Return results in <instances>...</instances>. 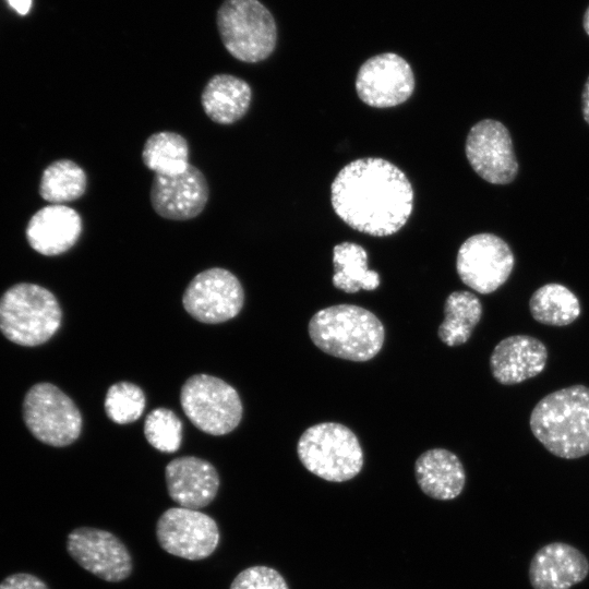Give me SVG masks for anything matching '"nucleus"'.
I'll list each match as a JSON object with an SVG mask.
<instances>
[{
    "mask_svg": "<svg viewBox=\"0 0 589 589\" xmlns=\"http://www.w3.org/2000/svg\"><path fill=\"white\" fill-rule=\"evenodd\" d=\"M337 216L351 228L374 236L397 232L413 207V190L406 175L382 158H361L346 165L330 187Z\"/></svg>",
    "mask_w": 589,
    "mask_h": 589,
    "instance_id": "1",
    "label": "nucleus"
},
{
    "mask_svg": "<svg viewBox=\"0 0 589 589\" xmlns=\"http://www.w3.org/2000/svg\"><path fill=\"white\" fill-rule=\"evenodd\" d=\"M534 437L553 455L575 459L589 454V387L573 385L538 401L529 420Z\"/></svg>",
    "mask_w": 589,
    "mask_h": 589,
    "instance_id": "2",
    "label": "nucleus"
},
{
    "mask_svg": "<svg viewBox=\"0 0 589 589\" xmlns=\"http://www.w3.org/2000/svg\"><path fill=\"white\" fill-rule=\"evenodd\" d=\"M308 330L323 352L357 362L374 358L385 339L380 318L354 304H336L317 311L310 318Z\"/></svg>",
    "mask_w": 589,
    "mask_h": 589,
    "instance_id": "3",
    "label": "nucleus"
},
{
    "mask_svg": "<svg viewBox=\"0 0 589 589\" xmlns=\"http://www.w3.org/2000/svg\"><path fill=\"white\" fill-rule=\"evenodd\" d=\"M297 453L311 473L330 482L354 478L363 467V450L357 435L337 422H322L300 436Z\"/></svg>",
    "mask_w": 589,
    "mask_h": 589,
    "instance_id": "4",
    "label": "nucleus"
},
{
    "mask_svg": "<svg viewBox=\"0 0 589 589\" xmlns=\"http://www.w3.org/2000/svg\"><path fill=\"white\" fill-rule=\"evenodd\" d=\"M61 309L56 297L34 284H17L0 299V330L11 341L37 346L59 328Z\"/></svg>",
    "mask_w": 589,
    "mask_h": 589,
    "instance_id": "5",
    "label": "nucleus"
},
{
    "mask_svg": "<svg viewBox=\"0 0 589 589\" xmlns=\"http://www.w3.org/2000/svg\"><path fill=\"white\" fill-rule=\"evenodd\" d=\"M221 41L236 59L255 63L274 51L276 23L259 0H225L217 11Z\"/></svg>",
    "mask_w": 589,
    "mask_h": 589,
    "instance_id": "6",
    "label": "nucleus"
},
{
    "mask_svg": "<svg viewBox=\"0 0 589 589\" xmlns=\"http://www.w3.org/2000/svg\"><path fill=\"white\" fill-rule=\"evenodd\" d=\"M180 402L189 420L212 435L231 432L242 417L237 390L225 381L207 374H196L185 381Z\"/></svg>",
    "mask_w": 589,
    "mask_h": 589,
    "instance_id": "7",
    "label": "nucleus"
},
{
    "mask_svg": "<svg viewBox=\"0 0 589 589\" xmlns=\"http://www.w3.org/2000/svg\"><path fill=\"white\" fill-rule=\"evenodd\" d=\"M23 411L28 430L45 444L67 446L81 433L80 410L69 396L50 383L31 387L24 399Z\"/></svg>",
    "mask_w": 589,
    "mask_h": 589,
    "instance_id": "8",
    "label": "nucleus"
},
{
    "mask_svg": "<svg viewBox=\"0 0 589 589\" xmlns=\"http://www.w3.org/2000/svg\"><path fill=\"white\" fill-rule=\"evenodd\" d=\"M515 259L509 245L493 233H478L459 248L456 269L461 281L480 293H491L509 277Z\"/></svg>",
    "mask_w": 589,
    "mask_h": 589,
    "instance_id": "9",
    "label": "nucleus"
},
{
    "mask_svg": "<svg viewBox=\"0 0 589 589\" xmlns=\"http://www.w3.org/2000/svg\"><path fill=\"white\" fill-rule=\"evenodd\" d=\"M156 537L159 545L169 554L199 561L216 550L219 529L207 514L179 506L161 514L156 524Z\"/></svg>",
    "mask_w": 589,
    "mask_h": 589,
    "instance_id": "10",
    "label": "nucleus"
},
{
    "mask_svg": "<svg viewBox=\"0 0 589 589\" xmlns=\"http://www.w3.org/2000/svg\"><path fill=\"white\" fill-rule=\"evenodd\" d=\"M239 279L221 267L205 269L190 281L182 297L185 311L195 320L217 324L235 317L242 309Z\"/></svg>",
    "mask_w": 589,
    "mask_h": 589,
    "instance_id": "11",
    "label": "nucleus"
},
{
    "mask_svg": "<svg viewBox=\"0 0 589 589\" xmlns=\"http://www.w3.org/2000/svg\"><path fill=\"white\" fill-rule=\"evenodd\" d=\"M67 551L84 569L96 577L119 582L133 568L132 557L124 543L113 533L92 527H79L67 537Z\"/></svg>",
    "mask_w": 589,
    "mask_h": 589,
    "instance_id": "12",
    "label": "nucleus"
},
{
    "mask_svg": "<svg viewBox=\"0 0 589 589\" xmlns=\"http://www.w3.org/2000/svg\"><path fill=\"white\" fill-rule=\"evenodd\" d=\"M466 156L472 169L485 181L507 184L518 172V163L507 128L484 119L476 123L466 140Z\"/></svg>",
    "mask_w": 589,
    "mask_h": 589,
    "instance_id": "13",
    "label": "nucleus"
},
{
    "mask_svg": "<svg viewBox=\"0 0 589 589\" xmlns=\"http://www.w3.org/2000/svg\"><path fill=\"white\" fill-rule=\"evenodd\" d=\"M356 89L359 98L371 107H395L412 95L414 75L402 57L384 52L371 57L360 67Z\"/></svg>",
    "mask_w": 589,
    "mask_h": 589,
    "instance_id": "14",
    "label": "nucleus"
},
{
    "mask_svg": "<svg viewBox=\"0 0 589 589\" xmlns=\"http://www.w3.org/2000/svg\"><path fill=\"white\" fill-rule=\"evenodd\" d=\"M208 195L204 175L192 165L178 175H155L149 193L153 209L170 220L196 217L205 208Z\"/></svg>",
    "mask_w": 589,
    "mask_h": 589,
    "instance_id": "15",
    "label": "nucleus"
},
{
    "mask_svg": "<svg viewBox=\"0 0 589 589\" xmlns=\"http://www.w3.org/2000/svg\"><path fill=\"white\" fill-rule=\"evenodd\" d=\"M168 494L180 507L200 509L216 496L219 476L208 461L183 456L171 460L165 470Z\"/></svg>",
    "mask_w": 589,
    "mask_h": 589,
    "instance_id": "16",
    "label": "nucleus"
},
{
    "mask_svg": "<svg viewBox=\"0 0 589 589\" xmlns=\"http://www.w3.org/2000/svg\"><path fill=\"white\" fill-rule=\"evenodd\" d=\"M546 360L548 350L540 339L513 335L495 346L490 357V368L498 383L514 385L540 374Z\"/></svg>",
    "mask_w": 589,
    "mask_h": 589,
    "instance_id": "17",
    "label": "nucleus"
},
{
    "mask_svg": "<svg viewBox=\"0 0 589 589\" xmlns=\"http://www.w3.org/2000/svg\"><path fill=\"white\" fill-rule=\"evenodd\" d=\"M589 572V562L576 548L553 542L533 555L529 579L533 589H569L582 581Z\"/></svg>",
    "mask_w": 589,
    "mask_h": 589,
    "instance_id": "18",
    "label": "nucleus"
},
{
    "mask_svg": "<svg viewBox=\"0 0 589 589\" xmlns=\"http://www.w3.org/2000/svg\"><path fill=\"white\" fill-rule=\"evenodd\" d=\"M82 232L79 213L62 204L39 209L29 220L26 236L31 247L44 255H59L71 249Z\"/></svg>",
    "mask_w": 589,
    "mask_h": 589,
    "instance_id": "19",
    "label": "nucleus"
},
{
    "mask_svg": "<svg viewBox=\"0 0 589 589\" xmlns=\"http://www.w3.org/2000/svg\"><path fill=\"white\" fill-rule=\"evenodd\" d=\"M414 476L421 491L438 501L456 498L466 483L461 461L445 448H432L422 453L414 462Z\"/></svg>",
    "mask_w": 589,
    "mask_h": 589,
    "instance_id": "20",
    "label": "nucleus"
},
{
    "mask_svg": "<svg viewBox=\"0 0 589 589\" xmlns=\"http://www.w3.org/2000/svg\"><path fill=\"white\" fill-rule=\"evenodd\" d=\"M251 98V87L244 80L231 74H216L206 83L201 104L212 121L231 124L247 113Z\"/></svg>",
    "mask_w": 589,
    "mask_h": 589,
    "instance_id": "21",
    "label": "nucleus"
},
{
    "mask_svg": "<svg viewBox=\"0 0 589 589\" xmlns=\"http://www.w3.org/2000/svg\"><path fill=\"white\" fill-rule=\"evenodd\" d=\"M333 285L345 292L374 290L380 286V276L368 268L366 251L353 242H341L333 249Z\"/></svg>",
    "mask_w": 589,
    "mask_h": 589,
    "instance_id": "22",
    "label": "nucleus"
},
{
    "mask_svg": "<svg viewBox=\"0 0 589 589\" xmlns=\"http://www.w3.org/2000/svg\"><path fill=\"white\" fill-rule=\"evenodd\" d=\"M482 316L479 298L469 291L452 292L444 303V321L440 325L438 338L447 346H460L470 338Z\"/></svg>",
    "mask_w": 589,
    "mask_h": 589,
    "instance_id": "23",
    "label": "nucleus"
},
{
    "mask_svg": "<svg viewBox=\"0 0 589 589\" xmlns=\"http://www.w3.org/2000/svg\"><path fill=\"white\" fill-rule=\"evenodd\" d=\"M529 310L533 320L550 326L569 325L581 312L576 294L556 283L538 288L529 300Z\"/></svg>",
    "mask_w": 589,
    "mask_h": 589,
    "instance_id": "24",
    "label": "nucleus"
},
{
    "mask_svg": "<svg viewBox=\"0 0 589 589\" xmlns=\"http://www.w3.org/2000/svg\"><path fill=\"white\" fill-rule=\"evenodd\" d=\"M142 160L155 175L181 173L190 166L188 142L176 132H156L145 141Z\"/></svg>",
    "mask_w": 589,
    "mask_h": 589,
    "instance_id": "25",
    "label": "nucleus"
},
{
    "mask_svg": "<svg viewBox=\"0 0 589 589\" xmlns=\"http://www.w3.org/2000/svg\"><path fill=\"white\" fill-rule=\"evenodd\" d=\"M85 171L74 161L61 159L48 166L41 177L40 195L52 204L71 202L86 189Z\"/></svg>",
    "mask_w": 589,
    "mask_h": 589,
    "instance_id": "26",
    "label": "nucleus"
},
{
    "mask_svg": "<svg viewBox=\"0 0 589 589\" xmlns=\"http://www.w3.org/2000/svg\"><path fill=\"white\" fill-rule=\"evenodd\" d=\"M145 408V396L141 387L130 382H119L109 387L105 398V410L110 420L119 424L137 420Z\"/></svg>",
    "mask_w": 589,
    "mask_h": 589,
    "instance_id": "27",
    "label": "nucleus"
},
{
    "mask_svg": "<svg viewBox=\"0 0 589 589\" xmlns=\"http://www.w3.org/2000/svg\"><path fill=\"white\" fill-rule=\"evenodd\" d=\"M144 435L156 449L175 453L181 444L182 423L172 410L156 408L145 419Z\"/></svg>",
    "mask_w": 589,
    "mask_h": 589,
    "instance_id": "28",
    "label": "nucleus"
},
{
    "mask_svg": "<svg viewBox=\"0 0 589 589\" xmlns=\"http://www.w3.org/2000/svg\"><path fill=\"white\" fill-rule=\"evenodd\" d=\"M229 589H289L285 578L276 569L256 565L240 572Z\"/></svg>",
    "mask_w": 589,
    "mask_h": 589,
    "instance_id": "29",
    "label": "nucleus"
},
{
    "mask_svg": "<svg viewBox=\"0 0 589 589\" xmlns=\"http://www.w3.org/2000/svg\"><path fill=\"white\" fill-rule=\"evenodd\" d=\"M0 589H49L38 577L27 573H16L0 582Z\"/></svg>",
    "mask_w": 589,
    "mask_h": 589,
    "instance_id": "30",
    "label": "nucleus"
},
{
    "mask_svg": "<svg viewBox=\"0 0 589 589\" xmlns=\"http://www.w3.org/2000/svg\"><path fill=\"white\" fill-rule=\"evenodd\" d=\"M581 107L584 119L589 124V76L587 77L582 88Z\"/></svg>",
    "mask_w": 589,
    "mask_h": 589,
    "instance_id": "31",
    "label": "nucleus"
},
{
    "mask_svg": "<svg viewBox=\"0 0 589 589\" xmlns=\"http://www.w3.org/2000/svg\"><path fill=\"white\" fill-rule=\"evenodd\" d=\"M9 4L19 13V14H26L31 7H32V0H7Z\"/></svg>",
    "mask_w": 589,
    "mask_h": 589,
    "instance_id": "32",
    "label": "nucleus"
},
{
    "mask_svg": "<svg viewBox=\"0 0 589 589\" xmlns=\"http://www.w3.org/2000/svg\"><path fill=\"white\" fill-rule=\"evenodd\" d=\"M582 27L586 34L589 36V5L587 7L582 16Z\"/></svg>",
    "mask_w": 589,
    "mask_h": 589,
    "instance_id": "33",
    "label": "nucleus"
}]
</instances>
